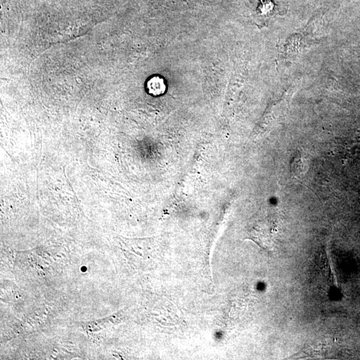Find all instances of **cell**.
<instances>
[{"label": "cell", "mask_w": 360, "mask_h": 360, "mask_svg": "<svg viewBox=\"0 0 360 360\" xmlns=\"http://www.w3.org/2000/svg\"><path fill=\"white\" fill-rule=\"evenodd\" d=\"M147 92L154 96L164 94L166 90V83L160 77L155 76L149 79L146 84Z\"/></svg>", "instance_id": "obj_1"}]
</instances>
